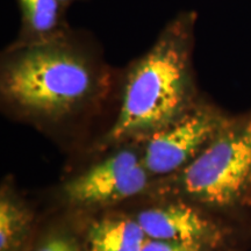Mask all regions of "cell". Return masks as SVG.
I'll return each mask as SVG.
<instances>
[{"mask_svg":"<svg viewBox=\"0 0 251 251\" xmlns=\"http://www.w3.org/2000/svg\"><path fill=\"white\" fill-rule=\"evenodd\" d=\"M141 251H205V248L179 242L148 238Z\"/></svg>","mask_w":251,"mask_h":251,"instance_id":"cell-10","label":"cell"},{"mask_svg":"<svg viewBox=\"0 0 251 251\" xmlns=\"http://www.w3.org/2000/svg\"><path fill=\"white\" fill-rule=\"evenodd\" d=\"M36 251H79V248L71 237L56 235L46 240Z\"/></svg>","mask_w":251,"mask_h":251,"instance_id":"cell-11","label":"cell"},{"mask_svg":"<svg viewBox=\"0 0 251 251\" xmlns=\"http://www.w3.org/2000/svg\"><path fill=\"white\" fill-rule=\"evenodd\" d=\"M197 21L193 9L178 12L162 28L151 48L129 65L109 140L150 136L194 105L192 49Z\"/></svg>","mask_w":251,"mask_h":251,"instance_id":"cell-2","label":"cell"},{"mask_svg":"<svg viewBox=\"0 0 251 251\" xmlns=\"http://www.w3.org/2000/svg\"><path fill=\"white\" fill-rule=\"evenodd\" d=\"M61 4L64 6L67 9H70V7L76 2H81V1H86V0H58Z\"/></svg>","mask_w":251,"mask_h":251,"instance_id":"cell-12","label":"cell"},{"mask_svg":"<svg viewBox=\"0 0 251 251\" xmlns=\"http://www.w3.org/2000/svg\"><path fill=\"white\" fill-rule=\"evenodd\" d=\"M227 121L209 106L193 105L177 120L150 135L142 161L144 168L153 175L183 170Z\"/></svg>","mask_w":251,"mask_h":251,"instance_id":"cell-4","label":"cell"},{"mask_svg":"<svg viewBox=\"0 0 251 251\" xmlns=\"http://www.w3.org/2000/svg\"><path fill=\"white\" fill-rule=\"evenodd\" d=\"M20 27L12 45H35L56 39L71 28L69 9L58 0H17Z\"/></svg>","mask_w":251,"mask_h":251,"instance_id":"cell-7","label":"cell"},{"mask_svg":"<svg viewBox=\"0 0 251 251\" xmlns=\"http://www.w3.org/2000/svg\"><path fill=\"white\" fill-rule=\"evenodd\" d=\"M147 184L148 171L142 161L130 150H122L69 181L64 192L76 205H103L139 194Z\"/></svg>","mask_w":251,"mask_h":251,"instance_id":"cell-5","label":"cell"},{"mask_svg":"<svg viewBox=\"0 0 251 251\" xmlns=\"http://www.w3.org/2000/svg\"><path fill=\"white\" fill-rule=\"evenodd\" d=\"M251 185V114L219 131L178 176V188L213 206L237 202Z\"/></svg>","mask_w":251,"mask_h":251,"instance_id":"cell-3","label":"cell"},{"mask_svg":"<svg viewBox=\"0 0 251 251\" xmlns=\"http://www.w3.org/2000/svg\"><path fill=\"white\" fill-rule=\"evenodd\" d=\"M141 228L152 240L179 242L201 248L219 242L220 233L193 207L184 202L153 207L136 216Z\"/></svg>","mask_w":251,"mask_h":251,"instance_id":"cell-6","label":"cell"},{"mask_svg":"<svg viewBox=\"0 0 251 251\" xmlns=\"http://www.w3.org/2000/svg\"><path fill=\"white\" fill-rule=\"evenodd\" d=\"M30 216L23 206L2 196L0 201V251L20 246L29 227Z\"/></svg>","mask_w":251,"mask_h":251,"instance_id":"cell-9","label":"cell"},{"mask_svg":"<svg viewBox=\"0 0 251 251\" xmlns=\"http://www.w3.org/2000/svg\"><path fill=\"white\" fill-rule=\"evenodd\" d=\"M111 76L84 30L70 28L35 45H11L1 63V96L29 114L59 119L101 98Z\"/></svg>","mask_w":251,"mask_h":251,"instance_id":"cell-1","label":"cell"},{"mask_svg":"<svg viewBox=\"0 0 251 251\" xmlns=\"http://www.w3.org/2000/svg\"><path fill=\"white\" fill-rule=\"evenodd\" d=\"M87 238L90 251H141L149 237L136 220L107 218L91 226Z\"/></svg>","mask_w":251,"mask_h":251,"instance_id":"cell-8","label":"cell"}]
</instances>
